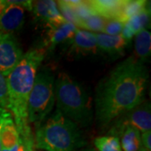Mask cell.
<instances>
[{"label": "cell", "mask_w": 151, "mask_h": 151, "mask_svg": "<svg viewBox=\"0 0 151 151\" xmlns=\"http://www.w3.org/2000/svg\"><path fill=\"white\" fill-rule=\"evenodd\" d=\"M148 80L145 65L133 56L113 68L97 88L95 113L99 126L108 127L145 102Z\"/></svg>", "instance_id": "obj_1"}, {"label": "cell", "mask_w": 151, "mask_h": 151, "mask_svg": "<svg viewBox=\"0 0 151 151\" xmlns=\"http://www.w3.org/2000/svg\"><path fill=\"white\" fill-rule=\"evenodd\" d=\"M45 55L42 49H32L24 54L19 62L6 76L9 93V110L19 136L31 132L28 122L27 105L38 69Z\"/></svg>", "instance_id": "obj_2"}, {"label": "cell", "mask_w": 151, "mask_h": 151, "mask_svg": "<svg viewBox=\"0 0 151 151\" xmlns=\"http://www.w3.org/2000/svg\"><path fill=\"white\" fill-rule=\"evenodd\" d=\"M57 109L78 127H87L93 119L91 99L86 90L65 72L55 80Z\"/></svg>", "instance_id": "obj_3"}, {"label": "cell", "mask_w": 151, "mask_h": 151, "mask_svg": "<svg viewBox=\"0 0 151 151\" xmlns=\"http://www.w3.org/2000/svg\"><path fill=\"white\" fill-rule=\"evenodd\" d=\"M85 145L79 127L58 109L35 132V146L45 151H76Z\"/></svg>", "instance_id": "obj_4"}, {"label": "cell", "mask_w": 151, "mask_h": 151, "mask_svg": "<svg viewBox=\"0 0 151 151\" xmlns=\"http://www.w3.org/2000/svg\"><path fill=\"white\" fill-rule=\"evenodd\" d=\"M55 77L48 70L37 72L27 105L29 124L37 127L52 111L55 103Z\"/></svg>", "instance_id": "obj_5"}, {"label": "cell", "mask_w": 151, "mask_h": 151, "mask_svg": "<svg viewBox=\"0 0 151 151\" xmlns=\"http://www.w3.org/2000/svg\"><path fill=\"white\" fill-rule=\"evenodd\" d=\"M127 126L138 129L141 134L151 129V108L150 102H143L134 109L123 114L112 123L108 135L119 138L120 133Z\"/></svg>", "instance_id": "obj_6"}, {"label": "cell", "mask_w": 151, "mask_h": 151, "mask_svg": "<svg viewBox=\"0 0 151 151\" xmlns=\"http://www.w3.org/2000/svg\"><path fill=\"white\" fill-rule=\"evenodd\" d=\"M24 55L22 49L12 34L0 32V72L9 75Z\"/></svg>", "instance_id": "obj_7"}, {"label": "cell", "mask_w": 151, "mask_h": 151, "mask_svg": "<svg viewBox=\"0 0 151 151\" xmlns=\"http://www.w3.org/2000/svg\"><path fill=\"white\" fill-rule=\"evenodd\" d=\"M32 11L38 20L44 23L46 27L56 26L66 22L55 1H35L32 3Z\"/></svg>", "instance_id": "obj_8"}, {"label": "cell", "mask_w": 151, "mask_h": 151, "mask_svg": "<svg viewBox=\"0 0 151 151\" xmlns=\"http://www.w3.org/2000/svg\"><path fill=\"white\" fill-rule=\"evenodd\" d=\"M77 29L78 28L68 21L56 26H48L45 37V47L52 50L60 44L70 43Z\"/></svg>", "instance_id": "obj_9"}, {"label": "cell", "mask_w": 151, "mask_h": 151, "mask_svg": "<svg viewBox=\"0 0 151 151\" xmlns=\"http://www.w3.org/2000/svg\"><path fill=\"white\" fill-rule=\"evenodd\" d=\"M70 44V53L73 55H87L98 52L96 33L78 29Z\"/></svg>", "instance_id": "obj_10"}, {"label": "cell", "mask_w": 151, "mask_h": 151, "mask_svg": "<svg viewBox=\"0 0 151 151\" xmlns=\"http://www.w3.org/2000/svg\"><path fill=\"white\" fill-rule=\"evenodd\" d=\"M7 4V7L0 14V32L12 34L19 30L24 24L25 9L21 6Z\"/></svg>", "instance_id": "obj_11"}, {"label": "cell", "mask_w": 151, "mask_h": 151, "mask_svg": "<svg viewBox=\"0 0 151 151\" xmlns=\"http://www.w3.org/2000/svg\"><path fill=\"white\" fill-rule=\"evenodd\" d=\"M98 51L107 54L111 57H117L124 54L129 42L119 35H108L103 33H96Z\"/></svg>", "instance_id": "obj_12"}, {"label": "cell", "mask_w": 151, "mask_h": 151, "mask_svg": "<svg viewBox=\"0 0 151 151\" xmlns=\"http://www.w3.org/2000/svg\"><path fill=\"white\" fill-rule=\"evenodd\" d=\"M95 14L108 19L121 20V12L126 1L120 0H96L89 1ZM122 21V20H121ZM124 22V21H123Z\"/></svg>", "instance_id": "obj_13"}, {"label": "cell", "mask_w": 151, "mask_h": 151, "mask_svg": "<svg viewBox=\"0 0 151 151\" xmlns=\"http://www.w3.org/2000/svg\"><path fill=\"white\" fill-rule=\"evenodd\" d=\"M150 9H146L139 14L129 18L124 23V29L121 33L122 37L124 40H126L128 42H130V40L138 33L145 29L146 27L150 24Z\"/></svg>", "instance_id": "obj_14"}, {"label": "cell", "mask_w": 151, "mask_h": 151, "mask_svg": "<svg viewBox=\"0 0 151 151\" xmlns=\"http://www.w3.org/2000/svg\"><path fill=\"white\" fill-rule=\"evenodd\" d=\"M20 137L13 118L4 125L0 135V151H19Z\"/></svg>", "instance_id": "obj_15"}, {"label": "cell", "mask_w": 151, "mask_h": 151, "mask_svg": "<svg viewBox=\"0 0 151 151\" xmlns=\"http://www.w3.org/2000/svg\"><path fill=\"white\" fill-rule=\"evenodd\" d=\"M123 151H145L141 133L135 128L127 126L119 135Z\"/></svg>", "instance_id": "obj_16"}, {"label": "cell", "mask_w": 151, "mask_h": 151, "mask_svg": "<svg viewBox=\"0 0 151 151\" xmlns=\"http://www.w3.org/2000/svg\"><path fill=\"white\" fill-rule=\"evenodd\" d=\"M135 58L144 63L150 58L151 33L147 29L138 33L134 36Z\"/></svg>", "instance_id": "obj_17"}, {"label": "cell", "mask_w": 151, "mask_h": 151, "mask_svg": "<svg viewBox=\"0 0 151 151\" xmlns=\"http://www.w3.org/2000/svg\"><path fill=\"white\" fill-rule=\"evenodd\" d=\"M94 145L97 151H123L119 139L113 135L97 137L94 140Z\"/></svg>", "instance_id": "obj_18"}, {"label": "cell", "mask_w": 151, "mask_h": 151, "mask_svg": "<svg viewBox=\"0 0 151 151\" xmlns=\"http://www.w3.org/2000/svg\"><path fill=\"white\" fill-rule=\"evenodd\" d=\"M148 3L149 2L143 0L126 1L121 12V20L125 23L129 18L148 9Z\"/></svg>", "instance_id": "obj_19"}, {"label": "cell", "mask_w": 151, "mask_h": 151, "mask_svg": "<svg viewBox=\"0 0 151 151\" xmlns=\"http://www.w3.org/2000/svg\"><path fill=\"white\" fill-rule=\"evenodd\" d=\"M107 19L100 15L93 14L81 20L78 25L80 29H84L92 33H103Z\"/></svg>", "instance_id": "obj_20"}, {"label": "cell", "mask_w": 151, "mask_h": 151, "mask_svg": "<svg viewBox=\"0 0 151 151\" xmlns=\"http://www.w3.org/2000/svg\"><path fill=\"white\" fill-rule=\"evenodd\" d=\"M124 26V22L118 19H108L104 29H103V34H106L108 35H119L123 31V29Z\"/></svg>", "instance_id": "obj_21"}, {"label": "cell", "mask_w": 151, "mask_h": 151, "mask_svg": "<svg viewBox=\"0 0 151 151\" xmlns=\"http://www.w3.org/2000/svg\"><path fill=\"white\" fill-rule=\"evenodd\" d=\"M0 108L9 110V93L6 76L0 72Z\"/></svg>", "instance_id": "obj_22"}, {"label": "cell", "mask_w": 151, "mask_h": 151, "mask_svg": "<svg viewBox=\"0 0 151 151\" xmlns=\"http://www.w3.org/2000/svg\"><path fill=\"white\" fill-rule=\"evenodd\" d=\"M19 137H20V145H19V151H35V140L31 132Z\"/></svg>", "instance_id": "obj_23"}, {"label": "cell", "mask_w": 151, "mask_h": 151, "mask_svg": "<svg viewBox=\"0 0 151 151\" xmlns=\"http://www.w3.org/2000/svg\"><path fill=\"white\" fill-rule=\"evenodd\" d=\"M11 118H13V116H12V113H10L9 110H8L6 108H0V135H1V131H2L4 125Z\"/></svg>", "instance_id": "obj_24"}, {"label": "cell", "mask_w": 151, "mask_h": 151, "mask_svg": "<svg viewBox=\"0 0 151 151\" xmlns=\"http://www.w3.org/2000/svg\"><path fill=\"white\" fill-rule=\"evenodd\" d=\"M141 139L142 144L144 146L145 151H151V133L148 131L145 133L141 134Z\"/></svg>", "instance_id": "obj_25"}, {"label": "cell", "mask_w": 151, "mask_h": 151, "mask_svg": "<svg viewBox=\"0 0 151 151\" xmlns=\"http://www.w3.org/2000/svg\"><path fill=\"white\" fill-rule=\"evenodd\" d=\"M6 7H7V4L5 0H0V14L5 9Z\"/></svg>", "instance_id": "obj_26"}, {"label": "cell", "mask_w": 151, "mask_h": 151, "mask_svg": "<svg viewBox=\"0 0 151 151\" xmlns=\"http://www.w3.org/2000/svg\"><path fill=\"white\" fill-rule=\"evenodd\" d=\"M79 151H97L95 149L93 148H85V149H82L81 150Z\"/></svg>", "instance_id": "obj_27"}]
</instances>
